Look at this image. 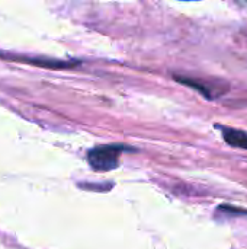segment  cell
Instances as JSON below:
<instances>
[{
  "label": "cell",
  "mask_w": 247,
  "mask_h": 249,
  "mask_svg": "<svg viewBox=\"0 0 247 249\" xmlns=\"http://www.w3.org/2000/svg\"><path fill=\"white\" fill-rule=\"evenodd\" d=\"M0 57H3L4 60H13V61L39 66V67H49V69H68L79 64V61H61L47 57H29V55H17V54H6V53H0Z\"/></svg>",
  "instance_id": "3957f363"
},
{
  "label": "cell",
  "mask_w": 247,
  "mask_h": 249,
  "mask_svg": "<svg viewBox=\"0 0 247 249\" xmlns=\"http://www.w3.org/2000/svg\"><path fill=\"white\" fill-rule=\"evenodd\" d=\"M175 80L179 82L181 85H185L191 89L198 90L202 96H205L210 101H214L227 92L229 86L221 82H210L198 77H188V76H175Z\"/></svg>",
  "instance_id": "7a4b0ae2"
},
{
  "label": "cell",
  "mask_w": 247,
  "mask_h": 249,
  "mask_svg": "<svg viewBox=\"0 0 247 249\" xmlns=\"http://www.w3.org/2000/svg\"><path fill=\"white\" fill-rule=\"evenodd\" d=\"M217 213L226 214V216H247L246 209H239L234 206H229V204H221L217 209Z\"/></svg>",
  "instance_id": "5b68a950"
},
{
  "label": "cell",
  "mask_w": 247,
  "mask_h": 249,
  "mask_svg": "<svg viewBox=\"0 0 247 249\" xmlns=\"http://www.w3.org/2000/svg\"><path fill=\"white\" fill-rule=\"evenodd\" d=\"M215 128H218L221 131L223 139L229 146H231L234 149L247 150V131L227 127V125H221V124H215Z\"/></svg>",
  "instance_id": "277c9868"
},
{
  "label": "cell",
  "mask_w": 247,
  "mask_h": 249,
  "mask_svg": "<svg viewBox=\"0 0 247 249\" xmlns=\"http://www.w3.org/2000/svg\"><path fill=\"white\" fill-rule=\"evenodd\" d=\"M127 147L118 144H108V146H98L87 153V162L93 171L98 172H108L119 165V156L122 150Z\"/></svg>",
  "instance_id": "6da1fadb"
}]
</instances>
